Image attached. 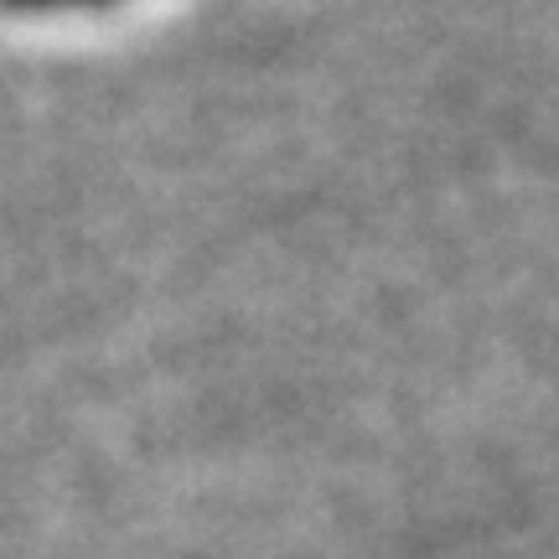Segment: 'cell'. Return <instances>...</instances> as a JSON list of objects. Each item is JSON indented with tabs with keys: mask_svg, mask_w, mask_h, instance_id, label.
<instances>
[]
</instances>
